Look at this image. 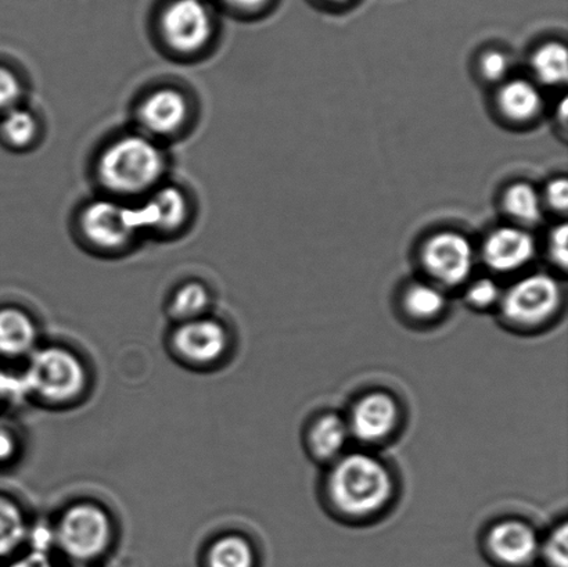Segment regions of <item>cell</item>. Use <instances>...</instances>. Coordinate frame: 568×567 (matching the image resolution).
<instances>
[{"instance_id": "1", "label": "cell", "mask_w": 568, "mask_h": 567, "mask_svg": "<svg viewBox=\"0 0 568 567\" xmlns=\"http://www.w3.org/2000/svg\"><path fill=\"white\" fill-rule=\"evenodd\" d=\"M322 499L334 518L348 525L377 522L397 502L399 483L392 466L371 449H353L326 466Z\"/></svg>"}, {"instance_id": "2", "label": "cell", "mask_w": 568, "mask_h": 567, "mask_svg": "<svg viewBox=\"0 0 568 567\" xmlns=\"http://www.w3.org/2000/svg\"><path fill=\"white\" fill-rule=\"evenodd\" d=\"M169 160L163 144L135 131L115 138L97 161V176L110 198L141 200L164 183Z\"/></svg>"}, {"instance_id": "3", "label": "cell", "mask_w": 568, "mask_h": 567, "mask_svg": "<svg viewBox=\"0 0 568 567\" xmlns=\"http://www.w3.org/2000/svg\"><path fill=\"white\" fill-rule=\"evenodd\" d=\"M565 292L558 280L544 272L520 277L504 288L497 314L506 330L537 335L558 321Z\"/></svg>"}, {"instance_id": "4", "label": "cell", "mask_w": 568, "mask_h": 567, "mask_svg": "<svg viewBox=\"0 0 568 567\" xmlns=\"http://www.w3.org/2000/svg\"><path fill=\"white\" fill-rule=\"evenodd\" d=\"M78 224L83 241L102 253L124 252L144 236L136 203L110 196L89 202Z\"/></svg>"}, {"instance_id": "5", "label": "cell", "mask_w": 568, "mask_h": 567, "mask_svg": "<svg viewBox=\"0 0 568 567\" xmlns=\"http://www.w3.org/2000/svg\"><path fill=\"white\" fill-rule=\"evenodd\" d=\"M158 30L172 54L193 58L213 42L216 22L207 0H169L160 10Z\"/></svg>"}, {"instance_id": "6", "label": "cell", "mask_w": 568, "mask_h": 567, "mask_svg": "<svg viewBox=\"0 0 568 567\" xmlns=\"http://www.w3.org/2000/svg\"><path fill=\"white\" fill-rule=\"evenodd\" d=\"M344 416L353 442L375 452L398 437L405 422V409L395 394L376 388L354 399Z\"/></svg>"}, {"instance_id": "7", "label": "cell", "mask_w": 568, "mask_h": 567, "mask_svg": "<svg viewBox=\"0 0 568 567\" xmlns=\"http://www.w3.org/2000/svg\"><path fill=\"white\" fill-rule=\"evenodd\" d=\"M27 391L52 403L77 398L87 385V371L75 354L63 348H44L33 355L27 371Z\"/></svg>"}, {"instance_id": "8", "label": "cell", "mask_w": 568, "mask_h": 567, "mask_svg": "<svg viewBox=\"0 0 568 567\" xmlns=\"http://www.w3.org/2000/svg\"><path fill=\"white\" fill-rule=\"evenodd\" d=\"M427 281L444 291L466 285L476 265V252L465 235L455 231L434 233L423 244L420 252Z\"/></svg>"}, {"instance_id": "9", "label": "cell", "mask_w": 568, "mask_h": 567, "mask_svg": "<svg viewBox=\"0 0 568 567\" xmlns=\"http://www.w3.org/2000/svg\"><path fill=\"white\" fill-rule=\"evenodd\" d=\"M541 535L530 522L521 518L494 520L483 533L486 558L497 567H534L538 565Z\"/></svg>"}, {"instance_id": "10", "label": "cell", "mask_w": 568, "mask_h": 567, "mask_svg": "<svg viewBox=\"0 0 568 567\" xmlns=\"http://www.w3.org/2000/svg\"><path fill=\"white\" fill-rule=\"evenodd\" d=\"M109 515L97 505L81 504L70 508L60 520L58 540L72 559L91 560L100 557L111 541Z\"/></svg>"}, {"instance_id": "11", "label": "cell", "mask_w": 568, "mask_h": 567, "mask_svg": "<svg viewBox=\"0 0 568 567\" xmlns=\"http://www.w3.org/2000/svg\"><path fill=\"white\" fill-rule=\"evenodd\" d=\"M191 102L181 89L174 87L153 89L138 104V131L161 143L185 131L191 121Z\"/></svg>"}, {"instance_id": "12", "label": "cell", "mask_w": 568, "mask_h": 567, "mask_svg": "<svg viewBox=\"0 0 568 567\" xmlns=\"http://www.w3.org/2000/svg\"><path fill=\"white\" fill-rule=\"evenodd\" d=\"M144 236H172L185 230L191 220V200L183 189L161 183L136 203Z\"/></svg>"}, {"instance_id": "13", "label": "cell", "mask_w": 568, "mask_h": 567, "mask_svg": "<svg viewBox=\"0 0 568 567\" xmlns=\"http://www.w3.org/2000/svg\"><path fill=\"white\" fill-rule=\"evenodd\" d=\"M536 252V241L526 227L505 225L489 233L481 255L489 270L506 275L526 269Z\"/></svg>"}, {"instance_id": "14", "label": "cell", "mask_w": 568, "mask_h": 567, "mask_svg": "<svg viewBox=\"0 0 568 567\" xmlns=\"http://www.w3.org/2000/svg\"><path fill=\"white\" fill-rule=\"evenodd\" d=\"M178 353L194 364L209 365L219 361L227 348L225 327L214 320L183 322L174 335Z\"/></svg>"}, {"instance_id": "15", "label": "cell", "mask_w": 568, "mask_h": 567, "mask_svg": "<svg viewBox=\"0 0 568 567\" xmlns=\"http://www.w3.org/2000/svg\"><path fill=\"white\" fill-rule=\"evenodd\" d=\"M351 438L345 416L337 413L316 415L306 426L304 444L315 463L327 466L349 452Z\"/></svg>"}, {"instance_id": "16", "label": "cell", "mask_w": 568, "mask_h": 567, "mask_svg": "<svg viewBox=\"0 0 568 567\" xmlns=\"http://www.w3.org/2000/svg\"><path fill=\"white\" fill-rule=\"evenodd\" d=\"M399 308L412 325H436L448 311L447 291L430 281L412 282L400 294Z\"/></svg>"}, {"instance_id": "17", "label": "cell", "mask_w": 568, "mask_h": 567, "mask_svg": "<svg viewBox=\"0 0 568 567\" xmlns=\"http://www.w3.org/2000/svg\"><path fill=\"white\" fill-rule=\"evenodd\" d=\"M497 104L506 120L526 124L537 119L544 110L541 89L532 81L506 80L497 94Z\"/></svg>"}, {"instance_id": "18", "label": "cell", "mask_w": 568, "mask_h": 567, "mask_svg": "<svg viewBox=\"0 0 568 567\" xmlns=\"http://www.w3.org/2000/svg\"><path fill=\"white\" fill-rule=\"evenodd\" d=\"M37 342V327L31 316L19 308L0 310V354L21 357L31 352Z\"/></svg>"}, {"instance_id": "19", "label": "cell", "mask_w": 568, "mask_h": 567, "mask_svg": "<svg viewBox=\"0 0 568 567\" xmlns=\"http://www.w3.org/2000/svg\"><path fill=\"white\" fill-rule=\"evenodd\" d=\"M503 205L509 219L521 227L539 224L545 213L542 194L526 182H517L506 189Z\"/></svg>"}, {"instance_id": "20", "label": "cell", "mask_w": 568, "mask_h": 567, "mask_svg": "<svg viewBox=\"0 0 568 567\" xmlns=\"http://www.w3.org/2000/svg\"><path fill=\"white\" fill-rule=\"evenodd\" d=\"M39 133L41 124L37 115L22 104L0 115V138L10 149H30L38 141Z\"/></svg>"}, {"instance_id": "21", "label": "cell", "mask_w": 568, "mask_h": 567, "mask_svg": "<svg viewBox=\"0 0 568 567\" xmlns=\"http://www.w3.org/2000/svg\"><path fill=\"white\" fill-rule=\"evenodd\" d=\"M567 48L561 42H548L531 55L530 67L534 78L544 87L565 85L568 77Z\"/></svg>"}, {"instance_id": "22", "label": "cell", "mask_w": 568, "mask_h": 567, "mask_svg": "<svg viewBox=\"0 0 568 567\" xmlns=\"http://www.w3.org/2000/svg\"><path fill=\"white\" fill-rule=\"evenodd\" d=\"M257 555L252 543L242 536H226L210 549L209 567H255Z\"/></svg>"}, {"instance_id": "23", "label": "cell", "mask_w": 568, "mask_h": 567, "mask_svg": "<svg viewBox=\"0 0 568 567\" xmlns=\"http://www.w3.org/2000/svg\"><path fill=\"white\" fill-rule=\"evenodd\" d=\"M209 305V288L200 282H187L172 297L171 313L180 321H193L202 318Z\"/></svg>"}, {"instance_id": "24", "label": "cell", "mask_w": 568, "mask_h": 567, "mask_svg": "<svg viewBox=\"0 0 568 567\" xmlns=\"http://www.w3.org/2000/svg\"><path fill=\"white\" fill-rule=\"evenodd\" d=\"M26 519L9 498L0 497V558L8 557L26 537Z\"/></svg>"}, {"instance_id": "25", "label": "cell", "mask_w": 568, "mask_h": 567, "mask_svg": "<svg viewBox=\"0 0 568 567\" xmlns=\"http://www.w3.org/2000/svg\"><path fill=\"white\" fill-rule=\"evenodd\" d=\"M538 564H542L545 567H568V522L566 518L556 522L545 535H541Z\"/></svg>"}, {"instance_id": "26", "label": "cell", "mask_w": 568, "mask_h": 567, "mask_svg": "<svg viewBox=\"0 0 568 567\" xmlns=\"http://www.w3.org/2000/svg\"><path fill=\"white\" fill-rule=\"evenodd\" d=\"M504 288L493 277L484 276L473 281L467 285L465 300L470 308L480 311H497L500 298H503Z\"/></svg>"}, {"instance_id": "27", "label": "cell", "mask_w": 568, "mask_h": 567, "mask_svg": "<svg viewBox=\"0 0 568 567\" xmlns=\"http://www.w3.org/2000/svg\"><path fill=\"white\" fill-rule=\"evenodd\" d=\"M24 97V83L10 67L0 64V115L21 104Z\"/></svg>"}, {"instance_id": "28", "label": "cell", "mask_w": 568, "mask_h": 567, "mask_svg": "<svg viewBox=\"0 0 568 567\" xmlns=\"http://www.w3.org/2000/svg\"><path fill=\"white\" fill-rule=\"evenodd\" d=\"M480 72L484 80L500 83L508 80L511 69L509 55L503 50H488L480 59Z\"/></svg>"}, {"instance_id": "29", "label": "cell", "mask_w": 568, "mask_h": 567, "mask_svg": "<svg viewBox=\"0 0 568 567\" xmlns=\"http://www.w3.org/2000/svg\"><path fill=\"white\" fill-rule=\"evenodd\" d=\"M545 209L566 214L568 209V183L565 176L555 178L545 186L542 194Z\"/></svg>"}, {"instance_id": "30", "label": "cell", "mask_w": 568, "mask_h": 567, "mask_svg": "<svg viewBox=\"0 0 568 567\" xmlns=\"http://www.w3.org/2000/svg\"><path fill=\"white\" fill-rule=\"evenodd\" d=\"M548 252L554 265L566 271L568 264V230L566 224H560L550 232Z\"/></svg>"}, {"instance_id": "31", "label": "cell", "mask_w": 568, "mask_h": 567, "mask_svg": "<svg viewBox=\"0 0 568 567\" xmlns=\"http://www.w3.org/2000/svg\"><path fill=\"white\" fill-rule=\"evenodd\" d=\"M221 2L235 13L252 14L263 10L270 0H221Z\"/></svg>"}, {"instance_id": "32", "label": "cell", "mask_w": 568, "mask_h": 567, "mask_svg": "<svg viewBox=\"0 0 568 567\" xmlns=\"http://www.w3.org/2000/svg\"><path fill=\"white\" fill-rule=\"evenodd\" d=\"M9 567H53L47 553L33 551L27 557L16 560Z\"/></svg>"}, {"instance_id": "33", "label": "cell", "mask_w": 568, "mask_h": 567, "mask_svg": "<svg viewBox=\"0 0 568 567\" xmlns=\"http://www.w3.org/2000/svg\"><path fill=\"white\" fill-rule=\"evenodd\" d=\"M21 388L22 387L19 385V382L11 379L9 375H6L0 371V403H2L3 399L14 396V394L19 393Z\"/></svg>"}, {"instance_id": "34", "label": "cell", "mask_w": 568, "mask_h": 567, "mask_svg": "<svg viewBox=\"0 0 568 567\" xmlns=\"http://www.w3.org/2000/svg\"><path fill=\"white\" fill-rule=\"evenodd\" d=\"M14 454L13 437L9 433L0 431V463L9 459Z\"/></svg>"}, {"instance_id": "35", "label": "cell", "mask_w": 568, "mask_h": 567, "mask_svg": "<svg viewBox=\"0 0 568 567\" xmlns=\"http://www.w3.org/2000/svg\"><path fill=\"white\" fill-rule=\"evenodd\" d=\"M331 2H344V0H331Z\"/></svg>"}, {"instance_id": "36", "label": "cell", "mask_w": 568, "mask_h": 567, "mask_svg": "<svg viewBox=\"0 0 568 567\" xmlns=\"http://www.w3.org/2000/svg\"><path fill=\"white\" fill-rule=\"evenodd\" d=\"M74 567H89V566H83V565H81V566H74Z\"/></svg>"}]
</instances>
